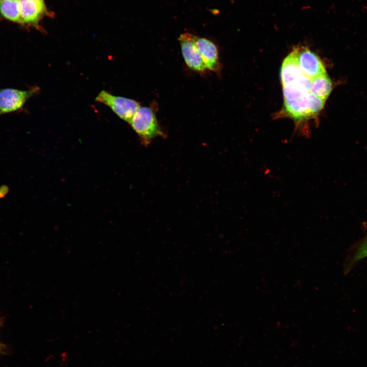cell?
Instances as JSON below:
<instances>
[{"mask_svg":"<svg viewBox=\"0 0 367 367\" xmlns=\"http://www.w3.org/2000/svg\"><path fill=\"white\" fill-rule=\"evenodd\" d=\"M129 123L145 146L158 137L166 136L159 124L154 111L150 107H140Z\"/></svg>","mask_w":367,"mask_h":367,"instance_id":"cell-1","label":"cell"},{"mask_svg":"<svg viewBox=\"0 0 367 367\" xmlns=\"http://www.w3.org/2000/svg\"><path fill=\"white\" fill-rule=\"evenodd\" d=\"M95 100L109 107L120 118L128 123L141 107L135 100L113 95L105 90L98 93Z\"/></svg>","mask_w":367,"mask_h":367,"instance_id":"cell-2","label":"cell"},{"mask_svg":"<svg viewBox=\"0 0 367 367\" xmlns=\"http://www.w3.org/2000/svg\"><path fill=\"white\" fill-rule=\"evenodd\" d=\"M38 90L37 87L29 90L12 88L0 90V116L21 110Z\"/></svg>","mask_w":367,"mask_h":367,"instance_id":"cell-3","label":"cell"},{"mask_svg":"<svg viewBox=\"0 0 367 367\" xmlns=\"http://www.w3.org/2000/svg\"><path fill=\"white\" fill-rule=\"evenodd\" d=\"M20 16V24L37 28L45 16H53L43 1L18 0Z\"/></svg>","mask_w":367,"mask_h":367,"instance_id":"cell-4","label":"cell"},{"mask_svg":"<svg viewBox=\"0 0 367 367\" xmlns=\"http://www.w3.org/2000/svg\"><path fill=\"white\" fill-rule=\"evenodd\" d=\"M195 36L191 33H185L180 35L178 40L187 65L195 71L203 73L207 69L196 46Z\"/></svg>","mask_w":367,"mask_h":367,"instance_id":"cell-5","label":"cell"},{"mask_svg":"<svg viewBox=\"0 0 367 367\" xmlns=\"http://www.w3.org/2000/svg\"><path fill=\"white\" fill-rule=\"evenodd\" d=\"M298 65L303 72L310 79L326 73L320 58L305 46L295 47Z\"/></svg>","mask_w":367,"mask_h":367,"instance_id":"cell-6","label":"cell"},{"mask_svg":"<svg viewBox=\"0 0 367 367\" xmlns=\"http://www.w3.org/2000/svg\"><path fill=\"white\" fill-rule=\"evenodd\" d=\"M195 41L206 69L219 73L221 65L219 59L218 50L216 44L205 38L198 37L196 36Z\"/></svg>","mask_w":367,"mask_h":367,"instance_id":"cell-7","label":"cell"},{"mask_svg":"<svg viewBox=\"0 0 367 367\" xmlns=\"http://www.w3.org/2000/svg\"><path fill=\"white\" fill-rule=\"evenodd\" d=\"M310 94L296 100L284 101V114L296 121L297 128L300 123L314 117L310 110Z\"/></svg>","mask_w":367,"mask_h":367,"instance_id":"cell-8","label":"cell"},{"mask_svg":"<svg viewBox=\"0 0 367 367\" xmlns=\"http://www.w3.org/2000/svg\"><path fill=\"white\" fill-rule=\"evenodd\" d=\"M305 75L298 65L296 51L294 48L282 64L280 72L282 85L296 83Z\"/></svg>","mask_w":367,"mask_h":367,"instance_id":"cell-9","label":"cell"},{"mask_svg":"<svg viewBox=\"0 0 367 367\" xmlns=\"http://www.w3.org/2000/svg\"><path fill=\"white\" fill-rule=\"evenodd\" d=\"M311 80L310 92L316 96L326 100L333 88L332 81L329 76L326 73L318 76Z\"/></svg>","mask_w":367,"mask_h":367,"instance_id":"cell-10","label":"cell"},{"mask_svg":"<svg viewBox=\"0 0 367 367\" xmlns=\"http://www.w3.org/2000/svg\"><path fill=\"white\" fill-rule=\"evenodd\" d=\"M0 14L6 19L20 23L18 0H0Z\"/></svg>","mask_w":367,"mask_h":367,"instance_id":"cell-11","label":"cell"},{"mask_svg":"<svg viewBox=\"0 0 367 367\" xmlns=\"http://www.w3.org/2000/svg\"><path fill=\"white\" fill-rule=\"evenodd\" d=\"M366 257H367V229L365 237L357 247L351 262L353 264Z\"/></svg>","mask_w":367,"mask_h":367,"instance_id":"cell-12","label":"cell"},{"mask_svg":"<svg viewBox=\"0 0 367 367\" xmlns=\"http://www.w3.org/2000/svg\"><path fill=\"white\" fill-rule=\"evenodd\" d=\"M8 191V189L7 187L5 188L4 186L3 187L0 188V198H2L4 197Z\"/></svg>","mask_w":367,"mask_h":367,"instance_id":"cell-13","label":"cell"},{"mask_svg":"<svg viewBox=\"0 0 367 367\" xmlns=\"http://www.w3.org/2000/svg\"><path fill=\"white\" fill-rule=\"evenodd\" d=\"M37 1H44V0H37Z\"/></svg>","mask_w":367,"mask_h":367,"instance_id":"cell-14","label":"cell"}]
</instances>
